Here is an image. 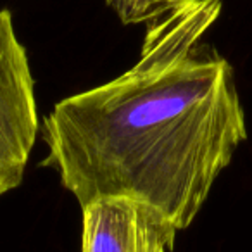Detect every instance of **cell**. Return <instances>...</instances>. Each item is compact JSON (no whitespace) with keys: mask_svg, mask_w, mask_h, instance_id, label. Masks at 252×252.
I'll return each instance as SVG.
<instances>
[{"mask_svg":"<svg viewBox=\"0 0 252 252\" xmlns=\"http://www.w3.org/2000/svg\"><path fill=\"white\" fill-rule=\"evenodd\" d=\"M220 12L221 0H192L149 23L133 67L45 116L43 166L80 206L131 197L178 230L193 223L247 140L230 63L199 45Z\"/></svg>","mask_w":252,"mask_h":252,"instance_id":"1","label":"cell"},{"mask_svg":"<svg viewBox=\"0 0 252 252\" xmlns=\"http://www.w3.org/2000/svg\"><path fill=\"white\" fill-rule=\"evenodd\" d=\"M40 130L28 54L0 11V197L18 189Z\"/></svg>","mask_w":252,"mask_h":252,"instance_id":"2","label":"cell"},{"mask_svg":"<svg viewBox=\"0 0 252 252\" xmlns=\"http://www.w3.org/2000/svg\"><path fill=\"white\" fill-rule=\"evenodd\" d=\"M81 252H173L178 228L131 197H98L81 206Z\"/></svg>","mask_w":252,"mask_h":252,"instance_id":"3","label":"cell"},{"mask_svg":"<svg viewBox=\"0 0 252 252\" xmlns=\"http://www.w3.org/2000/svg\"><path fill=\"white\" fill-rule=\"evenodd\" d=\"M192 0H105L123 25H149Z\"/></svg>","mask_w":252,"mask_h":252,"instance_id":"4","label":"cell"}]
</instances>
